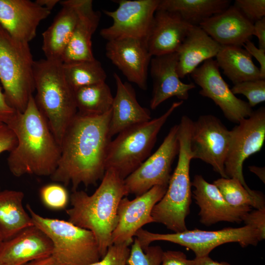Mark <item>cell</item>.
I'll return each instance as SVG.
<instances>
[{"label": "cell", "instance_id": "1", "mask_svg": "<svg viewBox=\"0 0 265 265\" xmlns=\"http://www.w3.org/2000/svg\"><path fill=\"white\" fill-rule=\"evenodd\" d=\"M111 109L100 115L77 112L64 135L56 169L50 177L72 191L79 186L96 184L106 172L105 162L111 141L109 123Z\"/></svg>", "mask_w": 265, "mask_h": 265}, {"label": "cell", "instance_id": "2", "mask_svg": "<svg viewBox=\"0 0 265 265\" xmlns=\"http://www.w3.org/2000/svg\"><path fill=\"white\" fill-rule=\"evenodd\" d=\"M14 132L16 147L9 152L7 165L12 174L50 177L57 167L61 146L39 110L33 95L24 111H16L6 124Z\"/></svg>", "mask_w": 265, "mask_h": 265}, {"label": "cell", "instance_id": "3", "mask_svg": "<svg viewBox=\"0 0 265 265\" xmlns=\"http://www.w3.org/2000/svg\"><path fill=\"white\" fill-rule=\"evenodd\" d=\"M95 192H72L71 207L66 210L68 221L91 231L97 241L101 258L112 244L111 237L118 222L121 200L128 195L124 180L113 170H106Z\"/></svg>", "mask_w": 265, "mask_h": 265}, {"label": "cell", "instance_id": "4", "mask_svg": "<svg viewBox=\"0 0 265 265\" xmlns=\"http://www.w3.org/2000/svg\"><path fill=\"white\" fill-rule=\"evenodd\" d=\"M61 60L34 61L35 102L55 139L61 144L78 112L74 91L67 82Z\"/></svg>", "mask_w": 265, "mask_h": 265}, {"label": "cell", "instance_id": "5", "mask_svg": "<svg viewBox=\"0 0 265 265\" xmlns=\"http://www.w3.org/2000/svg\"><path fill=\"white\" fill-rule=\"evenodd\" d=\"M192 121L187 115H183L178 124L179 150L177 164L171 175L165 193L152 212L155 222L163 224L174 233L187 230L186 218L190 212L192 186L189 170L192 159L190 149Z\"/></svg>", "mask_w": 265, "mask_h": 265}, {"label": "cell", "instance_id": "6", "mask_svg": "<svg viewBox=\"0 0 265 265\" xmlns=\"http://www.w3.org/2000/svg\"><path fill=\"white\" fill-rule=\"evenodd\" d=\"M183 102H174L160 116L134 125L119 133L108 146L106 171L113 170L124 180L136 170L151 155L160 130Z\"/></svg>", "mask_w": 265, "mask_h": 265}, {"label": "cell", "instance_id": "7", "mask_svg": "<svg viewBox=\"0 0 265 265\" xmlns=\"http://www.w3.org/2000/svg\"><path fill=\"white\" fill-rule=\"evenodd\" d=\"M34 62L29 43L13 38L0 25V81L17 111H24L35 91Z\"/></svg>", "mask_w": 265, "mask_h": 265}, {"label": "cell", "instance_id": "8", "mask_svg": "<svg viewBox=\"0 0 265 265\" xmlns=\"http://www.w3.org/2000/svg\"><path fill=\"white\" fill-rule=\"evenodd\" d=\"M26 209L33 224L51 239L52 255L63 265H90L99 261L101 255L96 238L88 230L68 220L44 217L29 204Z\"/></svg>", "mask_w": 265, "mask_h": 265}, {"label": "cell", "instance_id": "9", "mask_svg": "<svg viewBox=\"0 0 265 265\" xmlns=\"http://www.w3.org/2000/svg\"><path fill=\"white\" fill-rule=\"evenodd\" d=\"M135 236L143 251L151 242L163 240L190 249L194 253L195 257L209 256L215 248L227 243H238L243 248L249 245L256 246L261 241L257 231L248 225L238 228L227 227L216 231L187 229L171 234L154 233L141 228Z\"/></svg>", "mask_w": 265, "mask_h": 265}, {"label": "cell", "instance_id": "10", "mask_svg": "<svg viewBox=\"0 0 265 265\" xmlns=\"http://www.w3.org/2000/svg\"><path fill=\"white\" fill-rule=\"evenodd\" d=\"M265 140V108L253 111L230 131V142L225 161V171L228 178L239 181L248 191L243 174L244 161L259 152Z\"/></svg>", "mask_w": 265, "mask_h": 265}, {"label": "cell", "instance_id": "11", "mask_svg": "<svg viewBox=\"0 0 265 265\" xmlns=\"http://www.w3.org/2000/svg\"><path fill=\"white\" fill-rule=\"evenodd\" d=\"M178 125L169 130L158 149L124 180L128 194L139 196L156 186H168L172 163L178 155Z\"/></svg>", "mask_w": 265, "mask_h": 265}, {"label": "cell", "instance_id": "12", "mask_svg": "<svg viewBox=\"0 0 265 265\" xmlns=\"http://www.w3.org/2000/svg\"><path fill=\"white\" fill-rule=\"evenodd\" d=\"M113 11L103 10L112 20V24L103 28L100 35L107 41L122 38L146 40L160 0H115Z\"/></svg>", "mask_w": 265, "mask_h": 265}, {"label": "cell", "instance_id": "13", "mask_svg": "<svg viewBox=\"0 0 265 265\" xmlns=\"http://www.w3.org/2000/svg\"><path fill=\"white\" fill-rule=\"evenodd\" d=\"M229 142L230 130L217 117L202 115L192 121L190 137L192 159H199L210 164L225 178H228L224 165Z\"/></svg>", "mask_w": 265, "mask_h": 265}, {"label": "cell", "instance_id": "14", "mask_svg": "<svg viewBox=\"0 0 265 265\" xmlns=\"http://www.w3.org/2000/svg\"><path fill=\"white\" fill-rule=\"evenodd\" d=\"M195 84L201 89V96L212 100L230 121L238 124L253 112L248 103L237 98L222 78L215 60L203 62L190 74Z\"/></svg>", "mask_w": 265, "mask_h": 265}, {"label": "cell", "instance_id": "15", "mask_svg": "<svg viewBox=\"0 0 265 265\" xmlns=\"http://www.w3.org/2000/svg\"><path fill=\"white\" fill-rule=\"evenodd\" d=\"M167 187L156 186L145 193L130 200L123 197L117 210L118 222L111 237L112 244L133 241L137 231L144 225L155 222L152 212L165 193Z\"/></svg>", "mask_w": 265, "mask_h": 265}, {"label": "cell", "instance_id": "16", "mask_svg": "<svg viewBox=\"0 0 265 265\" xmlns=\"http://www.w3.org/2000/svg\"><path fill=\"white\" fill-rule=\"evenodd\" d=\"M106 54L129 81L141 89H147L148 70L152 56L145 42L133 38L108 41Z\"/></svg>", "mask_w": 265, "mask_h": 265}, {"label": "cell", "instance_id": "17", "mask_svg": "<svg viewBox=\"0 0 265 265\" xmlns=\"http://www.w3.org/2000/svg\"><path fill=\"white\" fill-rule=\"evenodd\" d=\"M51 11L30 0H0V25L14 39L29 43Z\"/></svg>", "mask_w": 265, "mask_h": 265}, {"label": "cell", "instance_id": "18", "mask_svg": "<svg viewBox=\"0 0 265 265\" xmlns=\"http://www.w3.org/2000/svg\"><path fill=\"white\" fill-rule=\"evenodd\" d=\"M191 186L193 198L198 206L200 222L210 226L221 221L239 223L252 208H236L224 199L217 187L205 180L201 175H195Z\"/></svg>", "mask_w": 265, "mask_h": 265}, {"label": "cell", "instance_id": "19", "mask_svg": "<svg viewBox=\"0 0 265 265\" xmlns=\"http://www.w3.org/2000/svg\"><path fill=\"white\" fill-rule=\"evenodd\" d=\"M177 63L176 52L152 56L150 64L153 83L150 103L152 109L172 97L183 101L187 100L189 91L195 87L193 83H186L181 80L177 71Z\"/></svg>", "mask_w": 265, "mask_h": 265}, {"label": "cell", "instance_id": "20", "mask_svg": "<svg viewBox=\"0 0 265 265\" xmlns=\"http://www.w3.org/2000/svg\"><path fill=\"white\" fill-rule=\"evenodd\" d=\"M49 238L34 225L27 227L0 246V263L3 265H25L52 255Z\"/></svg>", "mask_w": 265, "mask_h": 265}, {"label": "cell", "instance_id": "21", "mask_svg": "<svg viewBox=\"0 0 265 265\" xmlns=\"http://www.w3.org/2000/svg\"><path fill=\"white\" fill-rule=\"evenodd\" d=\"M193 26L177 14L157 10L146 40L152 56L175 53Z\"/></svg>", "mask_w": 265, "mask_h": 265}, {"label": "cell", "instance_id": "22", "mask_svg": "<svg viewBox=\"0 0 265 265\" xmlns=\"http://www.w3.org/2000/svg\"><path fill=\"white\" fill-rule=\"evenodd\" d=\"M199 26L221 46L241 47L253 35V23L234 5L205 20Z\"/></svg>", "mask_w": 265, "mask_h": 265}, {"label": "cell", "instance_id": "23", "mask_svg": "<svg viewBox=\"0 0 265 265\" xmlns=\"http://www.w3.org/2000/svg\"><path fill=\"white\" fill-rule=\"evenodd\" d=\"M75 2L78 19L62 57L63 63L95 59L91 38L98 26L100 13L94 10L92 0H75Z\"/></svg>", "mask_w": 265, "mask_h": 265}, {"label": "cell", "instance_id": "24", "mask_svg": "<svg viewBox=\"0 0 265 265\" xmlns=\"http://www.w3.org/2000/svg\"><path fill=\"white\" fill-rule=\"evenodd\" d=\"M113 78L116 92L113 97L109 123L111 137L131 127L152 119L150 110L138 102L132 86L123 82L115 73Z\"/></svg>", "mask_w": 265, "mask_h": 265}, {"label": "cell", "instance_id": "25", "mask_svg": "<svg viewBox=\"0 0 265 265\" xmlns=\"http://www.w3.org/2000/svg\"><path fill=\"white\" fill-rule=\"evenodd\" d=\"M221 47L200 27L192 26L176 52L179 78H185L200 63L216 56Z\"/></svg>", "mask_w": 265, "mask_h": 265}, {"label": "cell", "instance_id": "26", "mask_svg": "<svg viewBox=\"0 0 265 265\" xmlns=\"http://www.w3.org/2000/svg\"><path fill=\"white\" fill-rule=\"evenodd\" d=\"M59 3L61 9L42 33V49L48 59L62 60L78 19L75 0L60 1Z\"/></svg>", "mask_w": 265, "mask_h": 265}, {"label": "cell", "instance_id": "27", "mask_svg": "<svg viewBox=\"0 0 265 265\" xmlns=\"http://www.w3.org/2000/svg\"><path fill=\"white\" fill-rule=\"evenodd\" d=\"M24 193L20 190L0 191V233L3 241L34 225L23 206Z\"/></svg>", "mask_w": 265, "mask_h": 265}, {"label": "cell", "instance_id": "28", "mask_svg": "<svg viewBox=\"0 0 265 265\" xmlns=\"http://www.w3.org/2000/svg\"><path fill=\"white\" fill-rule=\"evenodd\" d=\"M215 57L219 68L234 84L262 79L259 68L253 63L250 54L241 47L221 46Z\"/></svg>", "mask_w": 265, "mask_h": 265}, {"label": "cell", "instance_id": "29", "mask_svg": "<svg viewBox=\"0 0 265 265\" xmlns=\"http://www.w3.org/2000/svg\"><path fill=\"white\" fill-rule=\"evenodd\" d=\"M229 0H160L157 10L173 12L193 26L228 8Z\"/></svg>", "mask_w": 265, "mask_h": 265}, {"label": "cell", "instance_id": "30", "mask_svg": "<svg viewBox=\"0 0 265 265\" xmlns=\"http://www.w3.org/2000/svg\"><path fill=\"white\" fill-rule=\"evenodd\" d=\"M78 112L100 115L111 109L113 97L106 81L82 87L74 91Z\"/></svg>", "mask_w": 265, "mask_h": 265}, {"label": "cell", "instance_id": "31", "mask_svg": "<svg viewBox=\"0 0 265 265\" xmlns=\"http://www.w3.org/2000/svg\"><path fill=\"white\" fill-rule=\"evenodd\" d=\"M213 184L225 201L233 207H250L255 209L265 208L264 195L260 191H248L236 179L221 177L215 180Z\"/></svg>", "mask_w": 265, "mask_h": 265}, {"label": "cell", "instance_id": "32", "mask_svg": "<svg viewBox=\"0 0 265 265\" xmlns=\"http://www.w3.org/2000/svg\"><path fill=\"white\" fill-rule=\"evenodd\" d=\"M65 78L74 91L78 88L106 81V74L101 62L95 58L63 62Z\"/></svg>", "mask_w": 265, "mask_h": 265}, {"label": "cell", "instance_id": "33", "mask_svg": "<svg viewBox=\"0 0 265 265\" xmlns=\"http://www.w3.org/2000/svg\"><path fill=\"white\" fill-rule=\"evenodd\" d=\"M127 265H160L163 253L159 246H149L143 251L135 238L132 242Z\"/></svg>", "mask_w": 265, "mask_h": 265}, {"label": "cell", "instance_id": "34", "mask_svg": "<svg viewBox=\"0 0 265 265\" xmlns=\"http://www.w3.org/2000/svg\"><path fill=\"white\" fill-rule=\"evenodd\" d=\"M40 196L46 207L54 210L64 209L69 200L68 192L65 186L58 183L43 186L40 189Z\"/></svg>", "mask_w": 265, "mask_h": 265}, {"label": "cell", "instance_id": "35", "mask_svg": "<svg viewBox=\"0 0 265 265\" xmlns=\"http://www.w3.org/2000/svg\"><path fill=\"white\" fill-rule=\"evenodd\" d=\"M234 94H242L248 100L251 107L265 101V80L259 79L234 84L231 89Z\"/></svg>", "mask_w": 265, "mask_h": 265}, {"label": "cell", "instance_id": "36", "mask_svg": "<svg viewBox=\"0 0 265 265\" xmlns=\"http://www.w3.org/2000/svg\"><path fill=\"white\" fill-rule=\"evenodd\" d=\"M130 245L128 243L112 244L101 260L90 265H127Z\"/></svg>", "mask_w": 265, "mask_h": 265}, {"label": "cell", "instance_id": "37", "mask_svg": "<svg viewBox=\"0 0 265 265\" xmlns=\"http://www.w3.org/2000/svg\"><path fill=\"white\" fill-rule=\"evenodd\" d=\"M233 5L253 24L265 17V0H236Z\"/></svg>", "mask_w": 265, "mask_h": 265}, {"label": "cell", "instance_id": "38", "mask_svg": "<svg viewBox=\"0 0 265 265\" xmlns=\"http://www.w3.org/2000/svg\"><path fill=\"white\" fill-rule=\"evenodd\" d=\"M242 222L245 225L250 226L257 231L261 241L265 239V208L250 211L244 215Z\"/></svg>", "mask_w": 265, "mask_h": 265}, {"label": "cell", "instance_id": "39", "mask_svg": "<svg viewBox=\"0 0 265 265\" xmlns=\"http://www.w3.org/2000/svg\"><path fill=\"white\" fill-rule=\"evenodd\" d=\"M17 140L13 131L7 124L0 122V154L11 151L16 146Z\"/></svg>", "mask_w": 265, "mask_h": 265}, {"label": "cell", "instance_id": "40", "mask_svg": "<svg viewBox=\"0 0 265 265\" xmlns=\"http://www.w3.org/2000/svg\"><path fill=\"white\" fill-rule=\"evenodd\" d=\"M160 265H190V260L183 252L167 250L163 251Z\"/></svg>", "mask_w": 265, "mask_h": 265}, {"label": "cell", "instance_id": "41", "mask_svg": "<svg viewBox=\"0 0 265 265\" xmlns=\"http://www.w3.org/2000/svg\"><path fill=\"white\" fill-rule=\"evenodd\" d=\"M243 46L250 55L254 57L259 63L261 78L265 80V49L257 48L250 40L245 42Z\"/></svg>", "mask_w": 265, "mask_h": 265}, {"label": "cell", "instance_id": "42", "mask_svg": "<svg viewBox=\"0 0 265 265\" xmlns=\"http://www.w3.org/2000/svg\"><path fill=\"white\" fill-rule=\"evenodd\" d=\"M16 111L7 102L4 93L0 86V122L7 124Z\"/></svg>", "mask_w": 265, "mask_h": 265}, {"label": "cell", "instance_id": "43", "mask_svg": "<svg viewBox=\"0 0 265 265\" xmlns=\"http://www.w3.org/2000/svg\"><path fill=\"white\" fill-rule=\"evenodd\" d=\"M253 35L258 38L259 48L265 49V17L254 23Z\"/></svg>", "mask_w": 265, "mask_h": 265}, {"label": "cell", "instance_id": "44", "mask_svg": "<svg viewBox=\"0 0 265 265\" xmlns=\"http://www.w3.org/2000/svg\"><path fill=\"white\" fill-rule=\"evenodd\" d=\"M190 265H232L227 262H219L212 260L209 256L195 257L190 260Z\"/></svg>", "mask_w": 265, "mask_h": 265}, {"label": "cell", "instance_id": "45", "mask_svg": "<svg viewBox=\"0 0 265 265\" xmlns=\"http://www.w3.org/2000/svg\"><path fill=\"white\" fill-rule=\"evenodd\" d=\"M25 265H63L52 255L31 261Z\"/></svg>", "mask_w": 265, "mask_h": 265}, {"label": "cell", "instance_id": "46", "mask_svg": "<svg viewBox=\"0 0 265 265\" xmlns=\"http://www.w3.org/2000/svg\"><path fill=\"white\" fill-rule=\"evenodd\" d=\"M249 170L256 175L259 179L264 183H265V168L264 167H258L256 166H249Z\"/></svg>", "mask_w": 265, "mask_h": 265}, {"label": "cell", "instance_id": "47", "mask_svg": "<svg viewBox=\"0 0 265 265\" xmlns=\"http://www.w3.org/2000/svg\"><path fill=\"white\" fill-rule=\"evenodd\" d=\"M60 1L59 0H36L35 1L39 5L51 11Z\"/></svg>", "mask_w": 265, "mask_h": 265}, {"label": "cell", "instance_id": "48", "mask_svg": "<svg viewBox=\"0 0 265 265\" xmlns=\"http://www.w3.org/2000/svg\"><path fill=\"white\" fill-rule=\"evenodd\" d=\"M3 241V239L2 238V236L0 233V246L2 242Z\"/></svg>", "mask_w": 265, "mask_h": 265}, {"label": "cell", "instance_id": "49", "mask_svg": "<svg viewBox=\"0 0 265 265\" xmlns=\"http://www.w3.org/2000/svg\"><path fill=\"white\" fill-rule=\"evenodd\" d=\"M0 265H3L1 263H0Z\"/></svg>", "mask_w": 265, "mask_h": 265}, {"label": "cell", "instance_id": "50", "mask_svg": "<svg viewBox=\"0 0 265 265\" xmlns=\"http://www.w3.org/2000/svg\"></svg>", "mask_w": 265, "mask_h": 265}]
</instances>
